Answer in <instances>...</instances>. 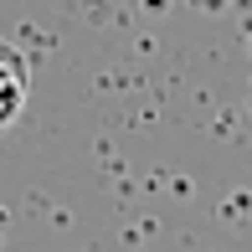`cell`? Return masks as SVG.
Returning <instances> with one entry per match:
<instances>
[{
    "mask_svg": "<svg viewBox=\"0 0 252 252\" xmlns=\"http://www.w3.org/2000/svg\"><path fill=\"white\" fill-rule=\"evenodd\" d=\"M26 93H31V67H26V57L10 47V41H0V129H10V124L21 119Z\"/></svg>",
    "mask_w": 252,
    "mask_h": 252,
    "instance_id": "cell-1",
    "label": "cell"
}]
</instances>
